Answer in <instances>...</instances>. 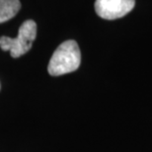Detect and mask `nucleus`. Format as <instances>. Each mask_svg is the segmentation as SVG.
<instances>
[{"mask_svg": "<svg viewBox=\"0 0 152 152\" xmlns=\"http://www.w3.org/2000/svg\"><path fill=\"white\" fill-rule=\"evenodd\" d=\"M20 8V0H0V24L15 17Z\"/></svg>", "mask_w": 152, "mask_h": 152, "instance_id": "4", "label": "nucleus"}, {"mask_svg": "<svg viewBox=\"0 0 152 152\" xmlns=\"http://www.w3.org/2000/svg\"><path fill=\"white\" fill-rule=\"evenodd\" d=\"M135 6V0H96L95 11L105 20H116L128 14Z\"/></svg>", "mask_w": 152, "mask_h": 152, "instance_id": "3", "label": "nucleus"}, {"mask_svg": "<svg viewBox=\"0 0 152 152\" xmlns=\"http://www.w3.org/2000/svg\"><path fill=\"white\" fill-rule=\"evenodd\" d=\"M81 63V52L75 40H66L54 50L47 66L48 74L57 77L76 71Z\"/></svg>", "mask_w": 152, "mask_h": 152, "instance_id": "1", "label": "nucleus"}, {"mask_svg": "<svg viewBox=\"0 0 152 152\" xmlns=\"http://www.w3.org/2000/svg\"><path fill=\"white\" fill-rule=\"evenodd\" d=\"M37 37V24L33 20H27L21 25L18 37L11 38L0 37V47L3 51H10L13 58H19L31 49Z\"/></svg>", "mask_w": 152, "mask_h": 152, "instance_id": "2", "label": "nucleus"}]
</instances>
